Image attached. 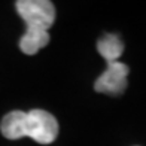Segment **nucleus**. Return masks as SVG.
I'll list each match as a JSON object with an SVG mask.
<instances>
[{
  "label": "nucleus",
  "mask_w": 146,
  "mask_h": 146,
  "mask_svg": "<svg viewBox=\"0 0 146 146\" xmlns=\"http://www.w3.org/2000/svg\"><path fill=\"white\" fill-rule=\"evenodd\" d=\"M15 8L27 29L48 31L55 21V8L49 0H18Z\"/></svg>",
  "instance_id": "nucleus-1"
},
{
  "label": "nucleus",
  "mask_w": 146,
  "mask_h": 146,
  "mask_svg": "<svg viewBox=\"0 0 146 146\" xmlns=\"http://www.w3.org/2000/svg\"><path fill=\"white\" fill-rule=\"evenodd\" d=\"M58 136V122L52 113L42 109L27 112V137L40 145H49Z\"/></svg>",
  "instance_id": "nucleus-2"
},
{
  "label": "nucleus",
  "mask_w": 146,
  "mask_h": 146,
  "mask_svg": "<svg viewBox=\"0 0 146 146\" xmlns=\"http://www.w3.org/2000/svg\"><path fill=\"white\" fill-rule=\"evenodd\" d=\"M130 69L121 61L108 63V67L97 78L94 90L108 96H121L127 88V76Z\"/></svg>",
  "instance_id": "nucleus-3"
},
{
  "label": "nucleus",
  "mask_w": 146,
  "mask_h": 146,
  "mask_svg": "<svg viewBox=\"0 0 146 146\" xmlns=\"http://www.w3.org/2000/svg\"><path fill=\"white\" fill-rule=\"evenodd\" d=\"M0 131L9 140L27 137V113L23 110H12L6 113L0 122Z\"/></svg>",
  "instance_id": "nucleus-4"
},
{
  "label": "nucleus",
  "mask_w": 146,
  "mask_h": 146,
  "mask_svg": "<svg viewBox=\"0 0 146 146\" xmlns=\"http://www.w3.org/2000/svg\"><path fill=\"white\" fill-rule=\"evenodd\" d=\"M49 43V33L40 29H25L19 39V49L25 55H35Z\"/></svg>",
  "instance_id": "nucleus-5"
},
{
  "label": "nucleus",
  "mask_w": 146,
  "mask_h": 146,
  "mask_svg": "<svg viewBox=\"0 0 146 146\" xmlns=\"http://www.w3.org/2000/svg\"><path fill=\"white\" fill-rule=\"evenodd\" d=\"M97 51L108 63H115L124 52V42L113 33H108L97 42Z\"/></svg>",
  "instance_id": "nucleus-6"
}]
</instances>
